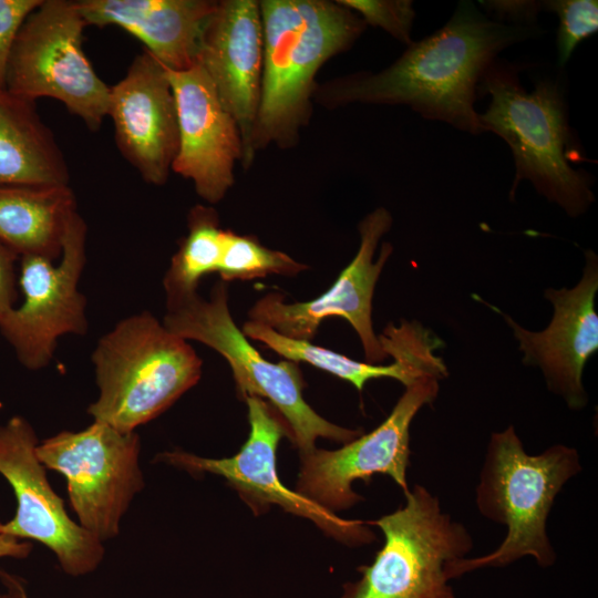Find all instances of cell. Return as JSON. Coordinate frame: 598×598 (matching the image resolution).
Instances as JSON below:
<instances>
[{"label": "cell", "instance_id": "6da1fadb", "mask_svg": "<svg viewBox=\"0 0 598 598\" xmlns=\"http://www.w3.org/2000/svg\"><path fill=\"white\" fill-rule=\"evenodd\" d=\"M534 31L491 20L472 2L462 1L442 28L412 42L388 68L336 78L318 85L313 99L329 109L404 104L426 120L481 134L485 131L474 102L482 76L504 49Z\"/></svg>", "mask_w": 598, "mask_h": 598}, {"label": "cell", "instance_id": "7a4b0ae2", "mask_svg": "<svg viewBox=\"0 0 598 598\" xmlns=\"http://www.w3.org/2000/svg\"><path fill=\"white\" fill-rule=\"evenodd\" d=\"M261 95L250 155L275 144H297L311 114L316 75L349 49L365 29L357 13L337 1L262 0Z\"/></svg>", "mask_w": 598, "mask_h": 598}, {"label": "cell", "instance_id": "3957f363", "mask_svg": "<svg viewBox=\"0 0 598 598\" xmlns=\"http://www.w3.org/2000/svg\"><path fill=\"white\" fill-rule=\"evenodd\" d=\"M580 471L575 447L555 444L529 455L513 425L492 433L475 502L481 515L504 525L507 533L487 555L450 564V580L476 569L506 567L526 556L542 568L553 566L557 556L547 535V518L564 485Z\"/></svg>", "mask_w": 598, "mask_h": 598}, {"label": "cell", "instance_id": "277c9868", "mask_svg": "<svg viewBox=\"0 0 598 598\" xmlns=\"http://www.w3.org/2000/svg\"><path fill=\"white\" fill-rule=\"evenodd\" d=\"M478 93L491 95L486 111L478 113L484 131L501 136L512 150L515 178L511 200L520 181L528 179L570 217L584 214L595 200L592 178L570 165L578 153L559 85L545 80L527 92L515 66L496 60L482 76Z\"/></svg>", "mask_w": 598, "mask_h": 598}, {"label": "cell", "instance_id": "5b68a950", "mask_svg": "<svg viewBox=\"0 0 598 598\" xmlns=\"http://www.w3.org/2000/svg\"><path fill=\"white\" fill-rule=\"evenodd\" d=\"M92 362L100 393L87 412L124 433L173 405L199 381L203 367L188 341L148 311L122 319L101 337Z\"/></svg>", "mask_w": 598, "mask_h": 598}, {"label": "cell", "instance_id": "8992f818", "mask_svg": "<svg viewBox=\"0 0 598 598\" xmlns=\"http://www.w3.org/2000/svg\"><path fill=\"white\" fill-rule=\"evenodd\" d=\"M227 282L217 281L206 299L199 293L166 307L163 324L185 340H195L218 352L229 364L240 399L267 401L282 417L288 439L300 455L316 448L319 437L346 444L362 429H347L319 415L303 399L306 386L297 362L265 359L235 323Z\"/></svg>", "mask_w": 598, "mask_h": 598}, {"label": "cell", "instance_id": "52a82bcc", "mask_svg": "<svg viewBox=\"0 0 598 598\" xmlns=\"http://www.w3.org/2000/svg\"><path fill=\"white\" fill-rule=\"evenodd\" d=\"M404 496L402 507L367 522L382 530L384 543L341 598H455L446 569L470 554L473 538L425 486L415 484Z\"/></svg>", "mask_w": 598, "mask_h": 598}, {"label": "cell", "instance_id": "ba28073f", "mask_svg": "<svg viewBox=\"0 0 598 598\" xmlns=\"http://www.w3.org/2000/svg\"><path fill=\"white\" fill-rule=\"evenodd\" d=\"M85 27L75 1L42 0L13 42L4 89L29 102L58 100L97 131L107 116L110 86L83 51Z\"/></svg>", "mask_w": 598, "mask_h": 598}, {"label": "cell", "instance_id": "9c48e42d", "mask_svg": "<svg viewBox=\"0 0 598 598\" xmlns=\"http://www.w3.org/2000/svg\"><path fill=\"white\" fill-rule=\"evenodd\" d=\"M140 436L93 421L79 432L63 431L38 444L45 468L62 474L79 523L101 542L115 537L120 522L143 486Z\"/></svg>", "mask_w": 598, "mask_h": 598}, {"label": "cell", "instance_id": "30bf717a", "mask_svg": "<svg viewBox=\"0 0 598 598\" xmlns=\"http://www.w3.org/2000/svg\"><path fill=\"white\" fill-rule=\"evenodd\" d=\"M442 379L427 374L405 386L388 417L371 432L333 451L316 447L300 455L295 492L333 514L363 501L352 484L358 480L369 483L374 474L390 476L408 493L411 423L436 399Z\"/></svg>", "mask_w": 598, "mask_h": 598}, {"label": "cell", "instance_id": "8fae6325", "mask_svg": "<svg viewBox=\"0 0 598 598\" xmlns=\"http://www.w3.org/2000/svg\"><path fill=\"white\" fill-rule=\"evenodd\" d=\"M249 435L239 452L231 457L206 458L184 451L161 453L157 458L192 474L213 473L224 477L256 515L271 505L287 513L310 519L332 538L351 547L375 539L367 522L339 517L285 486L277 473L276 454L280 440L288 437L287 426L267 401L249 396Z\"/></svg>", "mask_w": 598, "mask_h": 598}, {"label": "cell", "instance_id": "7c38bea8", "mask_svg": "<svg viewBox=\"0 0 598 598\" xmlns=\"http://www.w3.org/2000/svg\"><path fill=\"white\" fill-rule=\"evenodd\" d=\"M85 244L86 225L76 213L58 265L40 256L20 258L23 302L1 317L0 332L30 370L49 364L62 336L86 333V299L79 290L86 261Z\"/></svg>", "mask_w": 598, "mask_h": 598}, {"label": "cell", "instance_id": "4fadbf2b", "mask_svg": "<svg viewBox=\"0 0 598 598\" xmlns=\"http://www.w3.org/2000/svg\"><path fill=\"white\" fill-rule=\"evenodd\" d=\"M391 226L390 212L384 207L375 208L359 223L360 245L354 258L327 291L312 300L292 303H287L280 292H268L251 307L249 320L268 326L285 337L310 341L324 319L340 317L358 334L367 362L379 364L384 361L388 355L373 329L372 300L393 247L383 243L375 260L374 254Z\"/></svg>", "mask_w": 598, "mask_h": 598}, {"label": "cell", "instance_id": "5bb4252c", "mask_svg": "<svg viewBox=\"0 0 598 598\" xmlns=\"http://www.w3.org/2000/svg\"><path fill=\"white\" fill-rule=\"evenodd\" d=\"M38 444L34 430L21 416L0 426V474L11 485L18 504L14 517L0 523V533L42 543L68 575H85L102 561L104 547L66 514L37 456Z\"/></svg>", "mask_w": 598, "mask_h": 598}, {"label": "cell", "instance_id": "9a60e30c", "mask_svg": "<svg viewBox=\"0 0 598 598\" xmlns=\"http://www.w3.org/2000/svg\"><path fill=\"white\" fill-rule=\"evenodd\" d=\"M597 291L598 258L594 251L586 250L582 276L575 287L545 290L554 315L544 330H527L491 306L512 329L523 352V363L538 367L547 388L573 410H580L588 402L582 373L588 360L598 351Z\"/></svg>", "mask_w": 598, "mask_h": 598}, {"label": "cell", "instance_id": "2e32d148", "mask_svg": "<svg viewBox=\"0 0 598 598\" xmlns=\"http://www.w3.org/2000/svg\"><path fill=\"white\" fill-rule=\"evenodd\" d=\"M166 74L179 138L172 171L192 181L204 200L216 204L235 183L234 167L243 157L239 127L199 63L184 71L166 68Z\"/></svg>", "mask_w": 598, "mask_h": 598}, {"label": "cell", "instance_id": "e0dca14e", "mask_svg": "<svg viewBox=\"0 0 598 598\" xmlns=\"http://www.w3.org/2000/svg\"><path fill=\"white\" fill-rule=\"evenodd\" d=\"M107 116L123 157L153 185H164L178 151V122L166 68L148 51L110 86Z\"/></svg>", "mask_w": 598, "mask_h": 598}, {"label": "cell", "instance_id": "ac0fdd59", "mask_svg": "<svg viewBox=\"0 0 598 598\" xmlns=\"http://www.w3.org/2000/svg\"><path fill=\"white\" fill-rule=\"evenodd\" d=\"M262 50L259 1H217L202 33L198 63L239 127L245 169L254 162L250 142L260 104Z\"/></svg>", "mask_w": 598, "mask_h": 598}, {"label": "cell", "instance_id": "d6986e66", "mask_svg": "<svg viewBox=\"0 0 598 598\" xmlns=\"http://www.w3.org/2000/svg\"><path fill=\"white\" fill-rule=\"evenodd\" d=\"M240 329L247 338L266 344L283 359L309 363L348 381L359 392L372 379L390 378L409 386L423 375L447 377L444 360L435 352L443 347V341L419 321L401 320L398 326L391 322L379 334L384 352L393 359L389 364L358 361L310 341L285 337L251 320L244 322Z\"/></svg>", "mask_w": 598, "mask_h": 598}, {"label": "cell", "instance_id": "ffe728a7", "mask_svg": "<svg viewBox=\"0 0 598 598\" xmlns=\"http://www.w3.org/2000/svg\"><path fill=\"white\" fill-rule=\"evenodd\" d=\"M86 25H116L136 37L165 68L184 71L198 63L204 27L215 0H79Z\"/></svg>", "mask_w": 598, "mask_h": 598}, {"label": "cell", "instance_id": "44dd1931", "mask_svg": "<svg viewBox=\"0 0 598 598\" xmlns=\"http://www.w3.org/2000/svg\"><path fill=\"white\" fill-rule=\"evenodd\" d=\"M70 172L34 102L0 89V187L69 185Z\"/></svg>", "mask_w": 598, "mask_h": 598}, {"label": "cell", "instance_id": "7402d4cb", "mask_svg": "<svg viewBox=\"0 0 598 598\" xmlns=\"http://www.w3.org/2000/svg\"><path fill=\"white\" fill-rule=\"evenodd\" d=\"M78 213L69 185L0 187V243L19 258L61 257L69 225Z\"/></svg>", "mask_w": 598, "mask_h": 598}, {"label": "cell", "instance_id": "603a6c76", "mask_svg": "<svg viewBox=\"0 0 598 598\" xmlns=\"http://www.w3.org/2000/svg\"><path fill=\"white\" fill-rule=\"evenodd\" d=\"M187 227L163 279L166 307L197 293L202 278L217 272L219 266L225 229L218 213L210 206L196 205L189 210Z\"/></svg>", "mask_w": 598, "mask_h": 598}, {"label": "cell", "instance_id": "cb8c5ba5", "mask_svg": "<svg viewBox=\"0 0 598 598\" xmlns=\"http://www.w3.org/2000/svg\"><path fill=\"white\" fill-rule=\"evenodd\" d=\"M308 266L283 251L261 245L256 236L224 230L223 252L217 269L221 281H248L268 275L296 276Z\"/></svg>", "mask_w": 598, "mask_h": 598}, {"label": "cell", "instance_id": "d4e9b609", "mask_svg": "<svg viewBox=\"0 0 598 598\" xmlns=\"http://www.w3.org/2000/svg\"><path fill=\"white\" fill-rule=\"evenodd\" d=\"M543 8L559 19L557 30L558 62L563 66L580 41L598 30V2L596 0H550Z\"/></svg>", "mask_w": 598, "mask_h": 598}, {"label": "cell", "instance_id": "484cf974", "mask_svg": "<svg viewBox=\"0 0 598 598\" xmlns=\"http://www.w3.org/2000/svg\"><path fill=\"white\" fill-rule=\"evenodd\" d=\"M338 3L357 12L367 24L386 31L398 41L410 45L411 30L415 18L411 0H337Z\"/></svg>", "mask_w": 598, "mask_h": 598}, {"label": "cell", "instance_id": "4316f807", "mask_svg": "<svg viewBox=\"0 0 598 598\" xmlns=\"http://www.w3.org/2000/svg\"><path fill=\"white\" fill-rule=\"evenodd\" d=\"M42 0H0V89H4L9 54L28 16Z\"/></svg>", "mask_w": 598, "mask_h": 598}, {"label": "cell", "instance_id": "83f0119b", "mask_svg": "<svg viewBox=\"0 0 598 598\" xmlns=\"http://www.w3.org/2000/svg\"><path fill=\"white\" fill-rule=\"evenodd\" d=\"M482 6L501 19H509L515 24L534 27L536 16L543 8L539 1H481Z\"/></svg>", "mask_w": 598, "mask_h": 598}, {"label": "cell", "instance_id": "f1b7e54d", "mask_svg": "<svg viewBox=\"0 0 598 598\" xmlns=\"http://www.w3.org/2000/svg\"><path fill=\"white\" fill-rule=\"evenodd\" d=\"M20 259L0 243V319L14 307L18 298L16 286V262Z\"/></svg>", "mask_w": 598, "mask_h": 598}, {"label": "cell", "instance_id": "f546056e", "mask_svg": "<svg viewBox=\"0 0 598 598\" xmlns=\"http://www.w3.org/2000/svg\"><path fill=\"white\" fill-rule=\"evenodd\" d=\"M0 580L4 588V590L0 592V598H29L25 590V584L19 576L0 569Z\"/></svg>", "mask_w": 598, "mask_h": 598}, {"label": "cell", "instance_id": "4dcf8cb0", "mask_svg": "<svg viewBox=\"0 0 598 598\" xmlns=\"http://www.w3.org/2000/svg\"><path fill=\"white\" fill-rule=\"evenodd\" d=\"M30 550L29 543H19L18 538L0 533V557L24 558Z\"/></svg>", "mask_w": 598, "mask_h": 598}]
</instances>
